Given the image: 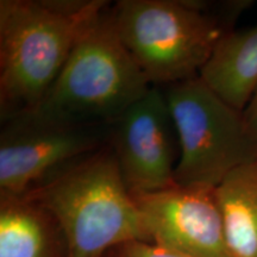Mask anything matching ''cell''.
<instances>
[{"label":"cell","instance_id":"obj_6","mask_svg":"<svg viewBox=\"0 0 257 257\" xmlns=\"http://www.w3.org/2000/svg\"><path fill=\"white\" fill-rule=\"evenodd\" d=\"M111 125H67L24 114L2 123L0 192L24 195L69 163L110 144Z\"/></svg>","mask_w":257,"mask_h":257},{"label":"cell","instance_id":"obj_13","mask_svg":"<svg viewBox=\"0 0 257 257\" xmlns=\"http://www.w3.org/2000/svg\"><path fill=\"white\" fill-rule=\"evenodd\" d=\"M244 119H245L246 126H248L249 133L251 136L257 141V88L255 93H253L251 100H250L249 105L243 112Z\"/></svg>","mask_w":257,"mask_h":257},{"label":"cell","instance_id":"obj_1","mask_svg":"<svg viewBox=\"0 0 257 257\" xmlns=\"http://www.w3.org/2000/svg\"><path fill=\"white\" fill-rule=\"evenodd\" d=\"M105 0H0V119L36 112Z\"/></svg>","mask_w":257,"mask_h":257},{"label":"cell","instance_id":"obj_8","mask_svg":"<svg viewBox=\"0 0 257 257\" xmlns=\"http://www.w3.org/2000/svg\"><path fill=\"white\" fill-rule=\"evenodd\" d=\"M134 198L150 243L191 257H232L216 188L176 185Z\"/></svg>","mask_w":257,"mask_h":257},{"label":"cell","instance_id":"obj_10","mask_svg":"<svg viewBox=\"0 0 257 257\" xmlns=\"http://www.w3.org/2000/svg\"><path fill=\"white\" fill-rule=\"evenodd\" d=\"M199 78L225 102L244 112L257 88V25L226 32Z\"/></svg>","mask_w":257,"mask_h":257},{"label":"cell","instance_id":"obj_7","mask_svg":"<svg viewBox=\"0 0 257 257\" xmlns=\"http://www.w3.org/2000/svg\"><path fill=\"white\" fill-rule=\"evenodd\" d=\"M110 147L133 197L176 186L179 138L162 88L152 86L111 124Z\"/></svg>","mask_w":257,"mask_h":257},{"label":"cell","instance_id":"obj_11","mask_svg":"<svg viewBox=\"0 0 257 257\" xmlns=\"http://www.w3.org/2000/svg\"><path fill=\"white\" fill-rule=\"evenodd\" d=\"M232 257H257V160L230 173L216 188Z\"/></svg>","mask_w":257,"mask_h":257},{"label":"cell","instance_id":"obj_9","mask_svg":"<svg viewBox=\"0 0 257 257\" xmlns=\"http://www.w3.org/2000/svg\"><path fill=\"white\" fill-rule=\"evenodd\" d=\"M0 257H68L55 217L25 195L0 192Z\"/></svg>","mask_w":257,"mask_h":257},{"label":"cell","instance_id":"obj_3","mask_svg":"<svg viewBox=\"0 0 257 257\" xmlns=\"http://www.w3.org/2000/svg\"><path fill=\"white\" fill-rule=\"evenodd\" d=\"M152 83L118 34L107 4L82 31L36 114L67 125H111Z\"/></svg>","mask_w":257,"mask_h":257},{"label":"cell","instance_id":"obj_12","mask_svg":"<svg viewBox=\"0 0 257 257\" xmlns=\"http://www.w3.org/2000/svg\"><path fill=\"white\" fill-rule=\"evenodd\" d=\"M115 251H117L115 257H191L142 240L125 243L115 249Z\"/></svg>","mask_w":257,"mask_h":257},{"label":"cell","instance_id":"obj_5","mask_svg":"<svg viewBox=\"0 0 257 257\" xmlns=\"http://www.w3.org/2000/svg\"><path fill=\"white\" fill-rule=\"evenodd\" d=\"M179 138L175 182L217 188L232 170L257 160V141L240 112L197 78L161 87Z\"/></svg>","mask_w":257,"mask_h":257},{"label":"cell","instance_id":"obj_4","mask_svg":"<svg viewBox=\"0 0 257 257\" xmlns=\"http://www.w3.org/2000/svg\"><path fill=\"white\" fill-rule=\"evenodd\" d=\"M112 12L124 46L157 87L199 76L237 15L200 0H119Z\"/></svg>","mask_w":257,"mask_h":257},{"label":"cell","instance_id":"obj_2","mask_svg":"<svg viewBox=\"0 0 257 257\" xmlns=\"http://www.w3.org/2000/svg\"><path fill=\"white\" fill-rule=\"evenodd\" d=\"M24 195L55 217L68 257H106L125 243L150 242L110 144L69 163Z\"/></svg>","mask_w":257,"mask_h":257}]
</instances>
